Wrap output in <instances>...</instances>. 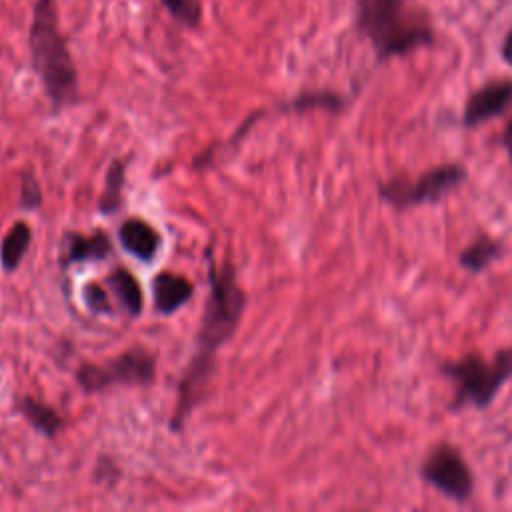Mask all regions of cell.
<instances>
[{
    "label": "cell",
    "instance_id": "1",
    "mask_svg": "<svg viewBox=\"0 0 512 512\" xmlns=\"http://www.w3.org/2000/svg\"><path fill=\"white\" fill-rule=\"evenodd\" d=\"M246 294L236 280L232 264L212 266L210 272V294L202 314V324L198 332V352L192 358L182 382L178 408L172 426L178 428L180 422L190 414V410L202 400L204 388L212 374L214 352L232 338L244 312Z\"/></svg>",
    "mask_w": 512,
    "mask_h": 512
},
{
    "label": "cell",
    "instance_id": "2",
    "mask_svg": "<svg viewBox=\"0 0 512 512\" xmlns=\"http://www.w3.org/2000/svg\"><path fill=\"white\" fill-rule=\"evenodd\" d=\"M32 66L54 110L72 106L78 98V72L68 42L60 30L56 0H36L28 30Z\"/></svg>",
    "mask_w": 512,
    "mask_h": 512
},
{
    "label": "cell",
    "instance_id": "3",
    "mask_svg": "<svg viewBox=\"0 0 512 512\" xmlns=\"http://www.w3.org/2000/svg\"><path fill=\"white\" fill-rule=\"evenodd\" d=\"M356 26L378 60L406 56L434 42L428 14L410 0H356Z\"/></svg>",
    "mask_w": 512,
    "mask_h": 512
},
{
    "label": "cell",
    "instance_id": "4",
    "mask_svg": "<svg viewBox=\"0 0 512 512\" xmlns=\"http://www.w3.org/2000/svg\"><path fill=\"white\" fill-rule=\"evenodd\" d=\"M440 372L454 382V396L448 408H488L502 386L512 378V346L500 348L490 360L470 352L440 364Z\"/></svg>",
    "mask_w": 512,
    "mask_h": 512
},
{
    "label": "cell",
    "instance_id": "5",
    "mask_svg": "<svg viewBox=\"0 0 512 512\" xmlns=\"http://www.w3.org/2000/svg\"><path fill=\"white\" fill-rule=\"evenodd\" d=\"M466 168L460 162H444L424 170L418 178L394 176L378 182V196L396 210L438 202L466 180Z\"/></svg>",
    "mask_w": 512,
    "mask_h": 512
},
{
    "label": "cell",
    "instance_id": "6",
    "mask_svg": "<svg viewBox=\"0 0 512 512\" xmlns=\"http://www.w3.org/2000/svg\"><path fill=\"white\" fill-rule=\"evenodd\" d=\"M426 484L454 502H468L474 494V474L462 452L450 442H438L420 464Z\"/></svg>",
    "mask_w": 512,
    "mask_h": 512
},
{
    "label": "cell",
    "instance_id": "7",
    "mask_svg": "<svg viewBox=\"0 0 512 512\" xmlns=\"http://www.w3.org/2000/svg\"><path fill=\"white\" fill-rule=\"evenodd\" d=\"M156 376V360L146 348H132L124 354L96 366L84 364L76 372V380L86 392H100L112 384L146 386Z\"/></svg>",
    "mask_w": 512,
    "mask_h": 512
},
{
    "label": "cell",
    "instance_id": "8",
    "mask_svg": "<svg viewBox=\"0 0 512 512\" xmlns=\"http://www.w3.org/2000/svg\"><path fill=\"white\" fill-rule=\"evenodd\" d=\"M510 104H512V78L486 82L484 86L476 88L468 96L462 112V124L466 128L484 124L500 116L502 112H506Z\"/></svg>",
    "mask_w": 512,
    "mask_h": 512
},
{
    "label": "cell",
    "instance_id": "9",
    "mask_svg": "<svg viewBox=\"0 0 512 512\" xmlns=\"http://www.w3.org/2000/svg\"><path fill=\"white\" fill-rule=\"evenodd\" d=\"M192 290H194V286L188 278L164 270V272L156 274L152 280L154 308L160 314H172L190 300Z\"/></svg>",
    "mask_w": 512,
    "mask_h": 512
},
{
    "label": "cell",
    "instance_id": "10",
    "mask_svg": "<svg viewBox=\"0 0 512 512\" xmlns=\"http://www.w3.org/2000/svg\"><path fill=\"white\" fill-rule=\"evenodd\" d=\"M120 244L124 250L134 254L140 260H152L158 246H160V236L158 232L144 220L140 218H130L122 224L120 232Z\"/></svg>",
    "mask_w": 512,
    "mask_h": 512
},
{
    "label": "cell",
    "instance_id": "11",
    "mask_svg": "<svg viewBox=\"0 0 512 512\" xmlns=\"http://www.w3.org/2000/svg\"><path fill=\"white\" fill-rule=\"evenodd\" d=\"M112 252V242L108 234L96 232L90 236L84 234H70L66 240L64 262H86V260H102Z\"/></svg>",
    "mask_w": 512,
    "mask_h": 512
},
{
    "label": "cell",
    "instance_id": "12",
    "mask_svg": "<svg viewBox=\"0 0 512 512\" xmlns=\"http://www.w3.org/2000/svg\"><path fill=\"white\" fill-rule=\"evenodd\" d=\"M502 254V242L488 234L474 238L458 256V264L472 274L484 272Z\"/></svg>",
    "mask_w": 512,
    "mask_h": 512
},
{
    "label": "cell",
    "instance_id": "13",
    "mask_svg": "<svg viewBox=\"0 0 512 512\" xmlns=\"http://www.w3.org/2000/svg\"><path fill=\"white\" fill-rule=\"evenodd\" d=\"M16 408L22 414V418L28 420V424L34 426L44 436H56L64 424L60 414L52 406H48L32 396H20L16 400Z\"/></svg>",
    "mask_w": 512,
    "mask_h": 512
},
{
    "label": "cell",
    "instance_id": "14",
    "mask_svg": "<svg viewBox=\"0 0 512 512\" xmlns=\"http://www.w3.org/2000/svg\"><path fill=\"white\" fill-rule=\"evenodd\" d=\"M106 284L110 286V290L116 294L122 308L132 318L142 312V304H144L142 288H140L138 280L126 268H114L112 274L106 278Z\"/></svg>",
    "mask_w": 512,
    "mask_h": 512
},
{
    "label": "cell",
    "instance_id": "15",
    "mask_svg": "<svg viewBox=\"0 0 512 512\" xmlns=\"http://www.w3.org/2000/svg\"><path fill=\"white\" fill-rule=\"evenodd\" d=\"M30 240H32V230L26 222H16L8 230V234L2 240V248H0V258H2V266L6 272H14L20 266V262L30 246Z\"/></svg>",
    "mask_w": 512,
    "mask_h": 512
},
{
    "label": "cell",
    "instance_id": "16",
    "mask_svg": "<svg viewBox=\"0 0 512 512\" xmlns=\"http://www.w3.org/2000/svg\"><path fill=\"white\" fill-rule=\"evenodd\" d=\"M122 186H124V162L114 160L106 172L104 194L100 198V210L112 214L122 204Z\"/></svg>",
    "mask_w": 512,
    "mask_h": 512
},
{
    "label": "cell",
    "instance_id": "17",
    "mask_svg": "<svg viewBox=\"0 0 512 512\" xmlns=\"http://www.w3.org/2000/svg\"><path fill=\"white\" fill-rule=\"evenodd\" d=\"M344 106L342 96L334 94V92H304L300 96H296L294 100H290L288 104L282 106V110H292V112H304V110H312V108H326V110H340Z\"/></svg>",
    "mask_w": 512,
    "mask_h": 512
},
{
    "label": "cell",
    "instance_id": "18",
    "mask_svg": "<svg viewBox=\"0 0 512 512\" xmlns=\"http://www.w3.org/2000/svg\"><path fill=\"white\" fill-rule=\"evenodd\" d=\"M166 12L186 28H198L202 22V2L200 0H160Z\"/></svg>",
    "mask_w": 512,
    "mask_h": 512
},
{
    "label": "cell",
    "instance_id": "19",
    "mask_svg": "<svg viewBox=\"0 0 512 512\" xmlns=\"http://www.w3.org/2000/svg\"><path fill=\"white\" fill-rule=\"evenodd\" d=\"M42 194H40V184L38 180L32 176V172H26L22 176V206L32 210L40 204Z\"/></svg>",
    "mask_w": 512,
    "mask_h": 512
},
{
    "label": "cell",
    "instance_id": "20",
    "mask_svg": "<svg viewBox=\"0 0 512 512\" xmlns=\"http://www.w3.org/2000/svg\"><path fill=\"white\" fill-rule=\"evenodd\" d=\"M86 302L94 312H106V314L112 312L108 296L98 284H88L86 286Z\"/></svg>",
    "mask_w": 512,
    "mask_h": 512
},
{
    "label": "cell",
    "instance_id": "21",
    "mask_svg": "<svg viewBox=\"0 0 512 512\" xmlns=\"http://www.w3.org/2000/svg\"><path fill=\"white\" fill-rule=\"evenodd\" d=\"M502 146H504V150L508 154V160H510V166H512V118H510V122L506 124L504 132H502Z\"/></svg>",
    "mask_w": 512,
    "mask_h": 512
},
{
    "label": "cell",
    "instance_id": "22",
    "mask_svg": "<svg viewBox=\"0 0 512 512\" xmlns=\"http://www.w3.org/2000/svg\"><path fill=\"white\" fill-rule=\"evenodd\" d=\"M500 52H502L504 62H506L508 66H512V28H510V30H508V34L504 36V42H502Z\"/></svg>",
    "mask_w": 512,
    "mask_h": 512
}]
</instances>
